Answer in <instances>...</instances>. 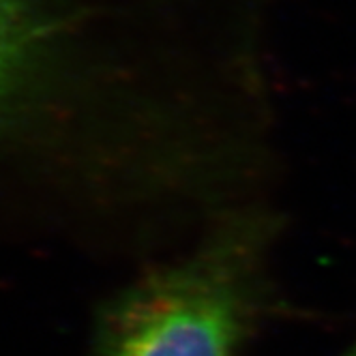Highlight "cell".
<instances>
[{
	"label": "cell",
	"instance_id": "obj_1",
	"mask_svg": "<svg viewBox=\"0 0 356 356\" xmlns=\"http://www.w3.org/2000/svg\"><path fill=\"white\" fill-rule=\"evenodd\" d=\"M282 221L234 202L187 256L150 270L101 316L95 356H238L275 307Z\"/></svg>",
	"mask_w": 356,
	"mask_h": 356
},
{
	"label": "cell",
	"instance_id": "obj_2",
	"mask_svg": "<svg viewBox=\"0 0 356 356\" xmlns=\"http://www.w3.org/2000/svg\"><path fill=\"white\" fill-rule=\"evenodd\" d=\"M58 35L60 19L47 0H0V124L39 92Z\"/></svg>",
	"mask_w": 356,
	"mask_h": 356
},
{
	"label": "cell",
	"instance_id": "obj_3",
	"mask_svg": "<svg viewBox=\"0 0 356 356\" xmlns=\"http://www.w3.org/2000/svg\"><path fill=\"white\" fill-rule=\"evenodd\" d=\"M343 356H356V339L352 341V346L346 350V354H343Z\"/></svg>",
	"mask_w": 356,
	"mask_h": 356
}]
</instances>
